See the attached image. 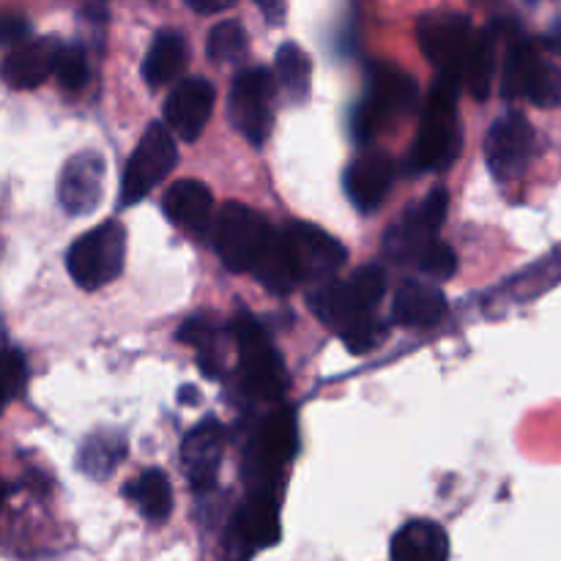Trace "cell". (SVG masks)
I'll list each match as a JSON object with an SVG mask.
<instances>
[{"label": "cell", "instance_id": "cell-13", "mask_svg": "<svg viewBox=\"0 0 561 561\" xmlns=\"http://www.w3.org/2000/svg\"><path fill=\"white\" fill-rule=\"evenodd\" d=\"M447 208L449 195L444 190L427 192V197L405 208V214L389 228L387 241H383L387 255L398 263H414L416 266L422 250L436 239L438 228L444 225Z\"/></svg>", "mask_w": 561, "mask_h": 561}, {"label": "cell", "instance_id": "cell-38", "mask_svg": "<svg viewBox=\"0 0 561 561\" xmlns=\"http://www.w3.org/2000/svg\"><path fill=\"white\" fill-rule=\"evenodd\" d=\"M548 44H551V47L561 55V22L551 31V38H548Z\"/></svg>", "mask_w": 561, "mask_h": 561}, {"label": "cell", "instance_id": "cell-20", "mask_svg": "<svg viewBox=\"0 0 561 561\" xmlns=\"http://www.w3.org/2000/svg\"><path fill=\"white\" fill-rule=\"evenodd\" d=\"M64 44L58 38H27L16 44L3 60V80L14 91H31L38 88L49 75H55L58 53Z\"/></svg>", "mask_w": 561, "mask_h": 561}, {"label": "cell", "instance_id": "cell-22", "mask_svg": "<svg viewBox=\"0 0 561 561\" xmlns=\"http://www.w3.org/2000/svg\"><path fill=\"white\" fill-rule=\"evenodd\" d=\"M392 321L405 329H427L436 327L447 316V296L438 290V285L422 283V279H405L394 290Z\"/></svg>", "mask_w": 561, "mask_h": 561}, {"label": "cell", "instance_id": "cell-36", "mask_svg": "<svg viewBox=\"0 0 561 561\" xmlns=\"http://www.w3.org/2000/svg\"><path fill=\"white\" fill-rule=\"evenodd\" d=\"M27 22L22 16H5L3 20V42L5 44H22L27 42Z\"/></svg>", "mask_w": 561, "mask_h": 561}, {"label": "cell", "instance_id": "cell-17", "mask_svg": "<svg viewBox=\"0 0 561 561\" xmlns=\"http://www.w3.org/2000/svg\"><path fill=\"white\" fill-rule=\"evenodd\" d=\"M217 102V88L206 77H186L175 82L164 102V124L184 142H195L206 129Z\"/></svg>", "mask_w": 561, "mask_h": 561}, {"label": "cell", "instance_id": "cell-29", "mask_svg": "<svg viewBox=\"0 0 561 561\" xmlns=\"http://www.w3.org/2000/svg\"><path fill=\"white\" fill-rule=\"evenodd\" d=\"M126 444L124 438L115 436V433H96V436L88 438L80 447L77 455V466H80L82 474L93 477V480H104L115 471V466L124 460Z\"/></svg>", "mask_w": 561, "mask_h": 561}, {"label": "cell", "instance_id": "cell-23", "mask_svg": "<svg viewBox=\"0 0 561 561\" xmlns=\"http://www.w3.org/2000/svg\"><path fill=\"white\" fill-rule=\"evenodd\" d=\"M389 561H449L447 531L436 520H409L389 542Z\"/></svg>", "mask_w": 561, "mask_h": 561}, {"label": "cell", "instance_id": "cell-7", "mask_svg": "<svg viewBox=\"0 0 561 561\" xmlns=\"http://www.w3.org/2000/svg\"><path fill=\"white\" fill-rule=\"evenodd\" d=\"M502 93L529 99L537 107H561V66L529 38H515L504 55Z\"/></svg>", "mask_w": 561, "mask_h": 561}, {"label": "cell", "instance_id": "cell-18", "mask_svg": "<svg viewBox=\"0 0 561 561\" xmlns=\"http://www.w3.org/2000/svg\"><path fill=\"white\" fill-rule=\"evenodd\" d=\"M225 449V427L214 416L203 420L201 425L186 433L181 444V466L190 480L192 491L206 493L217 485L219 466H222Z\"/></svg>", "mask_w": 561, "mask_h": 561}, {"label": "cell", "instance_id": "cell-32", "mask_svg": "<svg viewBox=\"0 0 561 561\" xmlns=\"http://www.w3.org/2000/svg\"><path fill=\"white\" fill-rule=\"evenodd\" d=\"M416 268H420L422 274H427L431 279L444 283V279L455 277V272H458V255H455V250L449 244L433 239L431 244L422 250L420 261H416Z\"/></svg>", "mask_w": 561, "mask_h": 561}, {"label": "cell", "instance_id": "cell-3", "mask_svg": "<svg viewBox=\"0 0 561 561\" xmlns=\"http://www.w3.org/2000/svg\"><path fill=\"white\" fill-rule=\"evenodd\" d=\"M416 104V80L394 64H378L370 66L367 71V93L356 107L354 121V137L359 142L370 140L373 135L383 129L392 121H400L409 115Z\"/></svg>", "mask_w": 561, "mask_h": 561}, {"label": "cell", "instance_id": "cell-11", "mask_svg": "<svg viewBox=\"0 0 561 561\" xmlns=\"http://www.w3.org/2000/svg\"><path fill=\"white\" fill-rule=\"evenodd\" d=\"M274 91H277V77L263 66H250L239 71L228 96V118L233 129L261 148L268 140L274 126Z\"/></svg>", "mask_w": 561, "mask_h": 561}, {"label": "cell", "instance_id": "cell-28", "mask_svg": "<svg viewBox=\"0 0 561 561\" xmlns=\"http://www.w3.org/2000/svg\"><path fill=\"white\" fill-rule=\"evenodd\" d=\"M277 82L283 85L285 96L290 104H301L310 96V80H312V60L299 44L285 42L277 49Z\"/></svg>", "mask_w": 561, "mask_h": 561}, {"label": "cell", "instance_id": "cell-5", "mask_svg": "<svg viewBox=\"0 0 561 561\" xmlns=\"http://www.w3.org/2000/svg\"><path fill=\"white\" fill-rule=\"evenodd\" d=\"M126 261V230L124 225L107 219L96 228L85 230L66 252L69 277L82 290H99L118 279Z\"/></svg>", "mask_w": 561, "mask_h": 561}, {"label": "cell", "instance_id": "cell-4", "mask_svg": "<svg viewBox=\"0 0 561 561\" xmlns=\"http://www.w3.org/2000/svg\"><path fill=\"white\" fill-rule=\"evenodd\" d=\"M230 334L239 345V370L247 392L266 403H279L288 387V376H285L283 356L272 345L266 329L250 312H239L230 321Z\"/></svg>", "mask_w": 561, "mask_h": 561}, {"label": "cell", "instance_id": "cell-2", "mask_svg": "<svg viewBox=\"0 0 561 561\" xmlns=\"http://www.w3.org/2000/svg\"><path fill=\"white\" fill-rule=\"evenodd\" d=\"M458 82L436 80L427 104L422 107L420 135H416L414 151H411V164L420 173L449 170L460 157L463 135H460L458 118Z\"/></svg>", "mask_w": 561, "mask_h": 561}, {"label": "cell", "instance_id": "cell-6", "mask_svg": "<svg viewBox=\"0 0 561 561\" xmlns=\"http://www.w3.org/2000/svg\"><path fill=\"white\" fill-rule=\"evenodd\" d=\"M474 25L469 16L455 11H431L416 22V42L422 55L436 69V80L463 85V69L469 49L474 44Z\"/></svg>", "mask_w": 561, "mask_h": 561}, {"label": "cell", "instance_id": "cell-30", "mask_svg": "<svg viewBox=\"0 0 561 561\" xmlns=\"http://www.w3.org/2000/svg\"><path fill=\"white\" fill-rule=\"evenodd\" d=\"M247 31L239 20H225L208 33L206 53L214 64H236L247 55Z\"/></svg>", "mask_w": 561, "mask_h": 561}, {"label": "cell", "instance_id": "cell-24", "mask_svg": "<svg viewBox=\"0 0 561 561\" xmlns=\"http://www.w3.org/2000/svg\"><path fill=\"white\" fill-rule=\"evenodd\" d=\"M250 274L274 296H288L301 283L299 266H296V257L283 230H274L272 241L261 252Z\"/></svg>", "mask_w": 561, "mask_h": 561}, {"label": "cell", "instance_id": "cell-34", "mask_svg": "<svg viewBox=\"0 0 561 561\" xmlns=\"http://www.w3.org/2000/svg\"><path fill=\"white\" fill-rule=\"evenodd\" d=\"M179 340L197 351H214V327L206 318L192 316L190 321L179 329Z\"/></svg>", "mask_w": 561, "mask_h": 561}, {"label": "cell", "instance_id": "cell-14", "mask_svg": "<svg viewBox=\"0 0 561 561\" xmlns=\"http://www.w3.org/2000/svg\"><path fill=\"white\" fill-rule=\"evenodd\" d=\"M535 157V129L520 113H504L493 121L485 137V162L496 181L520 179Z\"/></svg>", "mask_w": 561, "mask_h": 561}, {"label": "cell", "instance_id": "cell-16", "mask_svg": "<svg viewBox=\"0 0 561 561\" xmlns=\"http://www.w3.org/2000/svg\"><path fill=\"white\" fill-rule=\"evenodd\" d=\"M290 252L296 257L301 279L307 283H327L345 266V247L334 236L310 222H290L283 228Z\"/></svg>", "mask_w": 561, "mask_h": 561}, {"label": "cell", "instance_id": "cell-25", "mask_svg": "<svg viewBox=\"0 0 561 561\" xmlns=\"http://www.w3.org/2000/svg\"><path fill=\"white\" fill-rule=\"evenodd\" d=\"M186 66V42L179 31H159L142 60V80L151 88L173 82Z\"/></svg>", "mask_w": 561, "mask_h": 561}, {"label": "cell", "instance_id": "cell-27", "mask_svg": "<svg viewBox=\"0 0 561 561\" xmlns=\"http://www.w3.org/2000/svg\"><path fill=\"white\" fill-rule=\"evenodd\" d=\"M499 38L493 27L488 31H477L474 44L469 49V58H466V69H463V85L469 88L471 96L477 102H485L491 96L493 88V77H496V49Z\"/></svg>", "mask_w": 561, "mask_h": 561}, {"label": "cell", "instance_id": "cell-35", "mask_svg": "<svg viewBox=\"0 0 561 561\" xmlns=\"http://www.w3.org/2000/svg\"><path fill=\"white\" fill-rule=\"evenodd\" d=\"M261 14L266 16V22L272 27H279L285 22V14H288V0H255Z\"/></svg>", "mask_w": 561, "mask_h": 561}, {"label": "cell", "instance_id": "cell-33", "mask_svg": "<svg viewBox=\"0 0 561 561\" xmlns=\"http://www.w3.org/2000/svg\"><path fill=\"white\" fill-rule=\"evenodd\" d=\"M27 387V359L22 351L9 348L3 356V389H5V403L16 400L25 394Z\"/></svg>", "mask_w": 561, "mask_h": 561}, {"label": "cell", "instance_id": "cell-21", "mask_svg": "<svg viewBox=\"0 0 561 561\" xmlns=\"http://www.w3.org/2000/svg\"><path fill=\"white\" fill-rule=\"evenodd\" d=\"M394 181V162L383 151H367L345 170V195L359 211H376Z\"/></svg>", "mask_w": 561, "mask_h": 561}, {"label": "cell", "instance_id": "cell-31", "mask_svg": "<svg viewBox=\"0 0 561 561\" xmlns=\"http://www.w3.org/2000/svg\"><path fill=\"white\" fill-rule=\"evenodd\" d=\"M88 75V55L80 44H64L58 53V64H55V77H58L60 88L69 93H77L85 88Z\"/></svg>", "mask_w": 561, "mask_h": 561}, {"label": "cell", "instance_id": "cell-10", "mask_svg": "<svg viewBox=\"0 0 561 561\" xmlns=\"http://www.w3.org/2000/svg\"><path fill=\"white\" fill-rule=\"evenodd\" d=\"M296 447H299V436H296L294 411L279 409L268 420H263L244 460L250 491H279V471L290 463Z\"/></svg>", "mask_w": 561, "mask_h": 561}, {"label": "cell", "instance_id": "cell-26", "mask_svg": "<svg viewBox=\"0 0 561 561\" xmlns=\"http://www.w3.org/2000/svg\"><path fill=\"white\" fill-rule=\"evenodd\" d=\"M124 493L140 510L142 518L151 524H164L173 513V488L162 469H146L124 488Z\"/></svg>", "mask_w": 561, "mask_h": 561}, {"label": "cell", "instance_id": "cell-15", "mask_svg": "<svg viewBox=\"0 0 561 561\" xmlns=\"http://www.w3.org/2000/svg\"><path fill=\"white\" fill-rule=\"evenodd\" d=\"M104 179L107 164L99 151H77L66 159L58 175V203L69 217H88L104 201Z\"/></svg>", "mask_w": 561, "mask_h": 561}, {"label": "cell", "instance_id": "cell-37", "mask_svg": "<svg viewBox=\"0 0 561 561\" xmlns=\"http://www.w3.org/2000/svg\"><path fill=\"white\" fill-rule=\"evenodd\" d=\"M184 3L197 14H219V11L230 9L236 0H184Z\"/></svg>", "mask_w": 561, "mask_h": 561}, {"label": "cell", "instance_id": "cell-8", "mask_svg": "<svg viewBox=\"0 0 561 561\" xmlns=\"http://www.w3.org/2000/svg\"><path fill=\"white\" fill-rule=\"evenodd\" d=\"M274 228L268 219L244 203H225L214 222V247L219 261L233 274L252 272L261 252L272 241Z\"/></svg>", "mask_w": 561, "mask_h": 561}, {"label": "cell", "instance_id": "cell-19", "mask_svg": "<svg viewBox=\"0 0 561 561\" xmlns=\"http://www.w3.org/2000/svg\"><path fill=\"white\" fill-rule=\"evenodd\" d=\"M162 211L175 228L186 230L190 236H203L211 230L214 219V195L203 181L195 179H181L164 192L162 197Z\"/></svg>", "mask_w": 561, "mask_h": 561}, {"label": "cell", "instance_id": "cell-1", "mask_svg": "<svg viewBox=\"0 0 561 561\" xmlns=\"http://www.w3.org/2000/svg\"><path fill=\"white\" fill-rule=\"evenodd\" d=\"M387 294L381 266H362L348 279H327L310 294V307L329 329L340 334L351 354H367L387 337V327L376 318Z\"/></svg>", "mask_w": 561, "mask_h": 561}, {"label": "cell", "instance_id": "cell-9", "mask_svg": "<svg viewBox=\"0 0 561 561\" xmlns=\"http://www.w3.org/2000/svg\"><path fill=\"white\" fill-rule=\"evenodd\" d=\"M283 537L277 491H250L225 529L222 561H250L261 548L277 546Z\"/></svg>", "mask_w": 561, "mask_h": 561}, {"label": "cell", "instance_id": "cell-12", "mask_svg": "<svg viewBox=\"0 0 561 561\" xmlns=\"http://www.w3.org/2000/svg\"><path fill=\"white\" fill-rule=\"evenodd\" d=\"M175 164H179V148H175L173 129L153 121L142 131L140 142L126 162L124 179H121V203L124 206L140 203Z\"/></svg>", "mask_w": 561, "mask_h": 561}]
</instances>
